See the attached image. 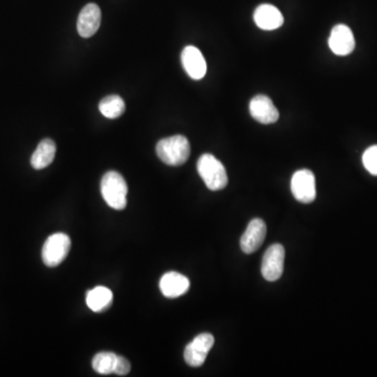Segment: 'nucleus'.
I'll list each match as a JSON object with an SVG mask.
<instances>
[{
  "instance_id": "obj_1",
  "label": "nucleus",
  "mask_w": 377,
  "mask_h": 377,
  "mask_svg": "<svg viewBox=\"0 0 377 377\" xmlns=\"http://www.w3.org/2000/svg\"><path fill=\"white\" fill-rule=\"evenodd\" d=\"M156 154L168 166H182L191 154V146L184 135L166 137L156 145Z\"/></svg>"
},
{
  "instance_id": "obj_2",
  "label": "nucleus",
  "mask_w": 377,
  "mask_h": 377,
  "mask_svg": "<svg viewBox=\"0 0 377 377\" xmlns=\"http://www.w3.org/2000/svg\"><path fill=\"white\" fill-rule=\"evenodd\" d=\"M197 171L211 191H219L228 186L226 168L212 154L206 153L200 156L197 162Z\"/></svg>"
},
{
  "instance_id": "obj_3",
  "label": "nucleus",
  "mask_w": 377,
  "mask_h": 377,
  "mask_svg": "<svg viewBox=\"0 0 377 377\" xmlns=\"http://www.w3.org/2000/svg\"><path fill=\"white\" fill-rule=\"evenodd\" d=\"M128 186L121 174L109 171L101 182V193L106 204L115 210H124L127 206Z\"/></svg>"
},
{
  "instance_id": "obj_4",
  "label": "nucleus",
  "mask_w": 377,
  "mask_h": 377,
  "mask_svg": "<svg viewBox=\"0 0 377 377\" xmlns=\"http://www.w3.org/2000/svg\"><path fill=\"white\" fill-rule=\"evenodd\" d=\"M70 237L64 233H56L46 239L42 249V260L48 267H58L66 260L70 253Z\"/></svg>"
},
{
  "instance_id": "obj_5",
  "label": "nucleus",
  "mask_w": 377,
  "mask_h": 377,
  "mask_svg": "<svg viewBox=\"0 0 377 377\" xmlns=\"http://www.w3.org/2000/svg\"><path fill=\"white\" fill-rule=\"evenodd\" d=\"M285 249L283 245L276 243L264 253L261 273L267 281H277L284 271Z\"/></svg>"
},
{
  "instance_id": "obj_6",
  "label": "nucleus",
  "mask_w": 377,
  "mask_h": 377,
  "mask_svg": "<svg viewBox=\"0 0 377 377\" xmlns=\"http://www.w3.org/2000/svg\"><path fill=\"white\" fill-rule=\"evenodd\" d=\"M291 192L298 202L310 204L317 197L316 177L310 170L303 169L296 172L291 178Z\"/></svg>"
},
{
  "instance_id": "obj_7",
  "label": "nucleus",
  "mask_w": 377,
  "mask_h": 377,
  "mask_svg": "<svg viewBox=\"0 0 377 377\" xmlns=\"http://www.w3.org/2000/svg\"><path fill=\"white\" fill-rule=\"evenodd\" d=\"M214 342V336L211 334H202L196 336L184 349V356L186 364L195 368L202 366Z\"/></svg>"
},
{
  "instance_id": "obj_8",
  "label": "nucleus",
  "mask_w": 377,
  "mask_h": 377,
  "mask_svg": "<svg viewBox=\"0 0 377 377\" xmlns=\"http://www.w3.org/2000/svg\"><path fill=\"white\" fill-rule=\"evenodd\" d=\"M267 236V224L262 219L255 218L249 222L240 239V247L245 254H253L260 249Z\"/></svg>"
},
{
  "instance_id": "obj_9",
  "label": "nucleus",
  "mask_w": 377,
  "mask_h": 377,
  "mask_svg": "<svg viewBox=\"0 0 377 377\" xmlns=\"http://www.w3.org/2000/svg\"><path fill=\"white\" fill-rule=\"evenodd\" d=\"M329 48L338 56H347L356 48V39L350 28L338 24L332 28L329 37Z\"/></svg>"
},
{
  "instance_id": "obj_10",
  "label": "nucleus",
  "mask_w": 377,
  "mask_h": 377,
  "mask_svg": "<svg viewBox=\"0 0 377 377\" xmlns=\"http://www.w3.org/2000/svg\"><path fill=\"white\" fill-rule=\"evenodd\" d=\"M101 18L102 13L98 5L88 3L85 6L79 14L77 23L79 35L83 38H89L95 35L100 28Z\"/></svg>"
},
{
  "instance_id": "obj_11",
  "label": "nucleus",
  "mask_w": 377,
  "mask_h": 377,
  "mask_svg": "<svg viewBox=\"0 0 377 377\" xmlns=\"http://www.w3.org/2000/svg\"><path fill=\"white\" fill-rule=\"evenodd\" d=\"M249 113L259 123L269 125L279 119V111L273 101L264 95H258L249 103Z\"/></svg>"
},
{
  "instance_id": "obj_12",
  "label": "nucleus",
  "mask_w": 377,
  "mask_h": 377,
  "mask_svg": "<svg viewBox=\"0 0 377 377\" xmlns=\"http://www.w3.org/2000/svg\"><path fill=\"white\" fill-rule=\"evenodd\" d=\"M182 63L190 78L200 80L206 74V62L204 55L195 46H186L182 52Z\"/></svg>"
},
{
  "instance_id": "obj_13",
  "label": "nucleus",
  "mask_w": 377,
  "mask_h": 377,
  "mask_svg": "<svg viewBox=\"0 0 377 377\" xmlns=\"http://www.w3.org/2000/svg\"><path fill=\"white\" fill-rule=\"evenodd\" d=\"M160 289L165 297L174 299L184 295L190 289V281L186 276L176 271L165 273L160 281Z\"/></svg>"
},
{
  "instance_id": "obj_14",
  "label": "nucleus",
  "mask_w": 377,
  "mask_h": 377,
  "mask_svg": "<svg viewBox=\"0 0 377 377\" xmlns=\"http://www.w3.org/2000/svg\"><path fill=\"white\" fill-rule=\"evenodd\" d=\"M254 20L258 28L264 30H277L284 22L281 12L271 5L259 6L255 11Z\"/></svg>"
},
{
  "instance_id": "obj_15",
  "label": "nucleus",
  "mask_w": 377,
  "mask_h": 377,
  "mask_svg": "<svg viewBox=\"0 0 377 377\" xmlns=\"http://www.w3.org/2000/svg\"><path fill=\"white\" fill-rule=\"evenodd\" d=\"M57 147L54 141L50 139L40 142L37 149L30 157V165L34 169L41 170L48 167L56 156Z\"/></svg>"
},
{
  "instance_id": "obj_16",
  "label": "nucleus",
  "mask_w": 377,
  "mask_h": 377,
  "mask_svg": "<svg viewBox=\"0 0 377 377\" xmlns=\"http://www.w3.org/2000/svg\"><path fill=\"white\" fill-rule=\"evenodd\" d=\"M113 295L110 289L104 287H97L87 293L86 303L89 309L95 312H103L113 304Z\"/></svg>"
},
{
  "instance_id": "obj_17",
  "label": "nucleus",
  "mask_w": 377,
  "mask_h": 377,
  "mask_svg": "<svg viewBox=\"0 0 377 377\" xmlns=\"http://www.w3.org/2000/svg\"><path fill=\"white\" fill-rule=\"evenodd\" d=\"M99 109L107 119H117L125 113L126 105L121 97L111 95L101 101Z\"/></svg>"
},
{
  "instance_id": "obj_18",
  "label": "nucleus",
  "mask_w": 377,
  "mask_h": 377,
  "mask_svg": "<svg viewBox=\"0 0 377 377\" xmlns=\"http://www.w3.org/2000/svg\"><path fill=\"white\" fill-rule=\"evenodd\" d=\"M117 354L113 352H100L93 360V368L100 374L107 375L115 373L117 362Z\"/></svg>"
},
{
  "instance_id": "obj_19",
  "label": "nucleus",
  "mask_w": 377,
  "mask_h": 377,
  "mask_svg": "<svg viewBox=\"0 0 377 377\" xmlns=\"http://www.w3.org/2000/svg\"><path fill=\"white\" fill-rule=\"evenodd\" d=\"M362 164L369 173L377 175V145L372 146L365 151Z\"/></svg>"
},
{
  "instance_id": "obj_20",
  "label": "nucleus",
  "mask_w": 377,
  "mask_h": 377,
  "mask_svg": "<svg viewBox=\"0 0 377 377\" xmlns=\"http://www.w3.org/2000/svg\"><path fill=\"white\" fill-rule=\"evenodd\" d=\"M131 370L130 362L128 360H126L123 356H117V366H115V374L119 375V376H124V375L128 374Z\"/></svg>"
}]
</instances>
